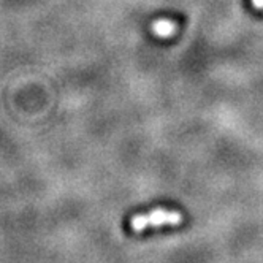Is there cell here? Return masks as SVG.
<instances>
[{
  "instance_id": "cell-1",
  "label": "cell",
  "mask_w": 263,
  "mask_h": 263,
  "mask_svg": "<svg viewBox=\"0 0 263 263\" xmlns=\"http://www.w3.org/2000/svg\"><path fill=\"white\" fill-rule=\"evenodd\" d=\"M182 214L175 210L156 208L147 214H137L130 219V229L134 232H144L147 229L165 227V225H179Z\"/></svg>"
},
{
  "instance_id": "cell-2",
  "label": "cell",
  "mask_w": 263,
  "mask_h": 263,
  "mask_svg": "<svg viewBox=\"0 0 263 263\" xmlns=\"http://www.w3.org/2000/svg\"><path fill=\"white\" fill-rule=\"evenodd\" d=\"M176 23L170 21V20H159L153 24V32L156 36H160V39H170L176 33Z\"/></svg>"
},
{
  "instance_id": "cell-3",
  "label": "cell",
  "mask_w": 263,
  "mask_h": 263,
  "mask_svg": "<svg viewBox=\"0 0 263 263\" xmlns=\"http://www.w3.org/2000/svg\"><path fill=\"white\" fill-rule=\"evenodd\" d=\"M252 4L257 10H263V0H252Z\"/></svg>"
}]
</instances>
